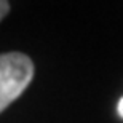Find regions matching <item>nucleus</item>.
<instances>
[{"label":"nucleus","mask_w":123,"mask_h":123,"mask_svg":"<svg viewBox=\"0 0 123 123\" xmlns=\"http://www.w3.org/2000/svg\"><path fill=\"white\" fill-rule=\"evenodd\" d=\"M34 77V62L24 53L0 55V112L18 99Z\"/></svg>","instance_id":"1"},{"label":"nucleus","mask_w":123,"mask_h":123,"mask_svg":"<svg viewBox=\"0 0 123 123\" xmlns=\"http://www.w3.org/2000/svg\"><path fill=\"white\" fill-rule=\"evenodd\" d=\"M8 11H10V3L5 0H0V21L8 14Z\"/></svg>","instance_id":"2"},{"label":"nucleus","mask_w":123,"mask_h":123,"mask_svg":"<svg viewBox=\"0 0 123 123\" xmlns=\"http://www.w3.org/2000/svg\"><path fill=\"white\" fill-rule=\"evenodd\" d=\"M118 114H120V117L123 118V98L118 101Z\"/></svg>","instance_id":"3"}]
</instances>
